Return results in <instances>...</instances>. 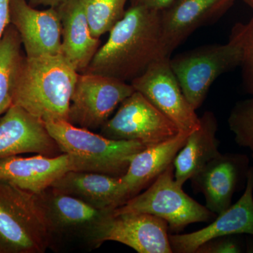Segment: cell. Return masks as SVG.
Segmentation results:
<instances>
[{
	"label": "cell",
	"instance_id": "22",
	"mask_svg": "<svg viewBox=\"0 0 253 253\" xmlns=\"http://www.w3.org/2000/svg\"><path fill=\"white\" fill-rule=\"evenodd\" d=\"M17 31L10 23L0 41V116L13 105L26 55Z\"/></svg>",
	"mask_w": 253,
	"mask_h": 253
},
{
	"label": "cell",
	"instance_id": "9",
	"mask_svg": "<svg viewBox=\"0 0 253 253\" xmlns=\"http://www.w3.org/2000/svg\"><path fill=\"white\" fill-rule=\"evenodd\" d=\"M86 241L93 248L106 241L129 246L139 253H172L167 223L149 214L110 212Z\"/></svg>",
	"mask_w": 253,
	"mask_h": 253
},
{
	"label": "cell",
	"instance_id": "8",
	"mask_svg": "<svg viewBox=\"0 0 253 253\" xmlns=\"http://www.w3.org/2000/svg\"><path fill=\"white\" fill-rule=\"evenodd\" d=\"M179 131L149 100L134 91L102 126L100 134L114 140L139 141L149 147L174 137Z\"/></svg>",
	"mask_w": 253,
	"mask_h": 253
},
{
	"label": "cell",
	"instance_id": "2",
	"mask_svg": "<svg viewBox=\"0 0 253 253\" xmlns=\"http://www.w3.org/2000/svg\"><path fill=\"white\" fill-rule=\"evenodd\" d=\"M78 73L61 54L25 56L13 105L49 121H68Z\"/></svg>",
	"mask_w": 253,
	"mask_h": 253
},
{
	"label": "cell",
	"instance_id": "31",
	"mask_svg": "<svg viewBox=\"0 0 253 253\" xmlns=\"http://www.w3.org/2000/svg\"></svg>",
	"mask_w": 253,
	"mask_h": 253
},
{
	"label": "cell",
	"instance_id": "13",
	"mask_svg": "<svg viewBox=\"0 0 253 253\" xmlns=\"http://www.w3.org/2000/svg\"><path fill=\"white\" fill-rule=\"evenodd\" d=\"M236 0H174L160 11L165 47L170 56L194 31L226 14Z\"/></svg>",
	"mask_w": 253,
	"mask_h": 253
},
{
	"label": "cell",
	"instance_id": "18",
	"mask_svg": "<svg viewBox=\"0 0 253 253\" xmlns=\"http://www.w3.org/2000/svg\"><path fill=\"white\" fill-rule=\"evenodd\" d=\"M191 132L179 131L174 137L146 147L133 157L127 170L121 176L126 202L139 194L172 164Z\"/></svg>",
	"mask_w": 253,
	"mask_h": 253
},
{
	"label": "cell",
	"instance_id": "6",
	"mask_svg": "<svg viewBox=\"0 0 253 253\" xmlns=\"http://www.w3.org/2000/svg\"><path fill=\"white\" fill-rule=\"evenodd\" d=\"M111 212L151 214L166 221L168 228L176 232L194 223L211 221L216 215L183 191L182 186L174 179L173 163L153 181L149 189Z\"/></svg>",
	"mask_w": 253,
	"mask_h": 253
},
{
	"label": "cell",
	"instance_id": "30",
	"mask_svg": "<svg viewBox=\"0 0 253 253\" xmlns=\"http://www.w3.org/2000/svg\"><path fill=\"white\" fill-rule=\"evenodd\" d=\"M246 4L249 5L250 7L253 10V0H243Z\"/></svg>",
	"mask_w": 253,
	"mask_h": 253
},
{
	"label": "cell",
	"instance_id": "20",
	"mask_svg": "<svg viewBox=\"0 0 253 253\" xmlns=\"http://www.w3.org/2000/svg\"><path fill=\"white\" fill-rule=\"evenodd\" d=\"M51 186L102 211H113L126 203L121 176L69 171Z\"/></svg>",
	"mask_w": 253,
	"mask_h": 253
},
{
	"label": "cell",
	"instance_id": "21",
	"mask_svg": "<svg viewBox=\"0 0 253 253\" xmlns=\"http://www.w3.org/2000/svg\"><path fill=\"white\" fill-rule=\"evenodd\" d=\"M217 121L214 113L206 111L200 118V126L188 136L174 161V179L184 185L204 166L221 154L217 140Z\"/></svg>",
	"mask_w": 253,
	"mask_h": 253
},
{
	"label": "cell",
	"instance_id": "3",
	"mask_svg": "<svg viewBox=\"0 0 253 253\" xmlns=\"http://www.w3.org/2000/svg\"><path fill=\"white\" fill-rule=\"evenodd\" d=\"M52 239L38 195L0 180V253H44Z\"/></svg>",
	"mask_w": 253,
	"mask_h": 253
},
{
	"label": "cell",
	"instance_id": "19",
	"mask_svg": "<svg viewBox=\"0 0 253 253\" xmlns=\"http://www.w3.org/2000/svg\"><path fill=\"white\" fill-rule=\"evenodd\" d=\"M61 23V53L78 73L85 72L100 46L91 34L80 0H69L58 6Z\"/></svg>",
	"mask_w": 253,
	"mask_h": 253
},
{
	"label": "cell",
	"instance_id": "24",
	"mask_svg": "<svg viewBox=\"0 0 253 253\" xmlns=\"http://www.w3.org/2000/svg\"><path fill=\"white\" fill-rule=\"evenodd\" d=\"M228 123L236 143L253 152V97L237 103L229 115Z\"/></svg>",
	"mask_w": 253,
	"mask_h": 253
},
{
	"label": "cell",
	"instance_id": "10",
	"mask_svg": "<svg viewBox=\"0 0 253 253\" xmlns=\"http://www.w3.org/2000/svg\"><path fill=\"white\" fill-rule=\"evenodd\" d=\"M169 59L156 61L130 84L181 131L191 132L199 127L200 118L181 90Z\"/></svg>",
	"mask_w": 253,
	"mask_h": 253
},
{
	"label": "cell",
	"instance_id": "16",
	"mask_svg": "<svg viewBox=\"0 0 253 253\" xmlns=\"http://www.w3.org/2000/svg\"><path fill=\"white\" fill-rule=\"evenodd\" d=\"M249 163L243 154H220L191 178L194 189L204 194L209 211L218 215L230 207L240 181L247 178Z\"/></svg>",
	"mask_w": 253,
	"mask_h": 253
},
{
	"label": "cell",
	"instance_id": "12",
	"mask_svg": "<svg viewBox=\"0 0 253 253\" xmlns=\"http://www.w3.org/2000/svg\"><path fill=\"white\" fill-rule=\"evenodd\" d=\"M61 154L45 123L17 105L0 119V159L23 154Z\"/></svg>",
	"mask_w": 253,
	"mask_h": 253
},
{
	"label": "cell",
	"instance_id": "17",
	"mask_svg": "<svg viewBox=\"0 0 253 253\" xmlns=\"http://www.w3.org/2000/svg\"><path fill=\"white\" fill-rule=\"evenodd\" d=\"M38 196L52 236L70 234L83 236L86 240L100 221L111 212L92 207L52 186Z\"/></svg>",
	"mask_w": 253,
	"mask_h": 253
},
{
	"label": "cell",
	"instance_id": "11",
	"mask_svg": "<svg viewBox=\"0 0 253 253\" xmlns=\"http://www.w3.org/2000/svg\"><path fill=\"white\" fill-rule=\"evenodd\" d=\"M9 14L26 57L61 54L62 28L57 8L38 10L26 0H10Z\"/></svg>",
	"mask_w": 253,
	"mask_h": 253
},
{
	"label": "cell",
	"instance_id": "4",
	"mask_svg": "<svg viewBox=\"0 0 253 253\" xmlns=\"http://www.w3.org/2000/svg\"><path fill=\"white\" fill-rule=\"evenodd\" d=\"M44 123L61 152L76 158L84 172L122 176L133 157L146 148L139 141L109 139L66 121Z\"/></svg>",
	"mask_w": 253,
	"mask_h": 253
},
{
	"label": "cell",
	"instance_id": "26",
	"mask_svg": "<svg viewBox=\"0 0 253 253\" xmlns=\"http://www.w3.org/2000/svg\"><path fill=\"white\" fill-rule=\"evenodd\" d=\"M244 245L236 235L224 236L211 240L200 246L196 253H241Z\"/></svg>",
	"mask_w": 253,
	"mask_h": 253
},
{
	"label": "cell",
	"instance_id": "27",
	"mask_svg": "<svg viewBox=\"0 0 253 253\" xmlns=\"http://www.w3.org/2000/svg\"><path fill=\"white\" fill-rule=\"evenodd\" d=\"M173 1L174 0H131V5L161 11L169 6Z\"/></svg>",
	"mask_w": 253,
	"mask_h": 253
},
{
	"label": "cell",
	"instance_id": "15",
	"mask_svg": "<svg viewBox=\"0 0 253 253\" xmlns=\"http://www.w3.org/2000/svg\"><path fill=\"white\" fill-rule=\"evenodd\" d=\"M69 171H81V166L76 158L66 154L0 159V180L37 195Z\"/></svg>",
	"mask_w": 253,
	"mask_h": 253
},
{
	"label": "cell",
	"instance_id": "23",
	"mask_svg": "<svg viewBox=\"0 0 253 253\" xmlns=\"http://www.w3.org/2000/svg\"><path fill=\"white\" fill-rule=\"evenodd\" d=\"M92 36L99 38L109 33L123 17L128 0H80Z\"/></svg>",
	"mask_w": 253,
	"mask_h": 253
},
{
	"label": "cell",
	"instance_id": "7",
	"mask_svg": "<svg viewBox=\"0 0 253 253\" xmlns=\"http://www.w3.org/2000/svg\"><path fill=\"white\" fill-rule=\"evenodd\" d=\"M134 90L129 83L94 73H78L68 122L89 129H101L118 106Z\"/></svg>",
	"mask_w": 253,
	"mask_h": 253
},
{
	"label": "cell",
	"instance_id": "5",
	"mask_svg": "<svg viewBox=\"0 0 253 253\" xmlns=\"http://www.w3.org/2000/svg\"><path fill=\"white\" fill-rule=\"evenodd\" d=\"M241 42L232 31L226 44L200 46L169 59L181 90L196 111L204 104L214 82L224 73L241 66Z\"/></svg>",
	"mask_w": 253,
	"mask_h": 253
},
{
	"label": "cell",
	"instance_id": "25",
	"mask_svg": "<svg viewBox=\"0 0 253 253\" xmlns=\"http://www.w3.org/2000/svg\"><path fill=\"white\" fill-rule=\"evenodd\" d=\"M231 31L241 42L243 81L246 91L253 97V16L248 23H236Z\"/></svg>",
	"mask_w": 253,
	"mask_h": 253
},
{
	"label": "cell",
	"instance_id": "1",
	"mask_svg": "<svg viewBox=\"0 0 253 253\" xmlns=\"http://www.w3.org/2000/svg\"><path fill=\"white\" fill-rule=\"evenodd\" d=\"M165 57L170 56L163 42L160 11L131 5L84 73L131 83Z\"/></svg>",
	"mask_w": 253,
	"mask_h": 253
},
{
	"label": "cell",
	"instance_id": "28",
	"mask_svg": "<svg viewBox=\"0 0 253 253\" xmlns=\"http://www.w3.org/2000/svg\"><path fill=\"white\" fill-rule=\"evenodd\" d=\"M10 0H0V41L10 24Z\"/></svg>",
	"mask_w": 253,
	"mask_h": 253
},
{
	"label": "cell",
	"instance_id": "29",
	"mask_svg": "<svg viewBox=\"0 0 253 253\" xmlns=\"http://www.w3.org/2000/svg\"><path fill=\"white\" fill-rule=\"evenodd\" d=\"M31 4L43 5L49 7H58L60 5L69 1V0H30Z\"/></svg>",
	"mask_w": 253,
	"mask_h": 253
},
{
	"label": "cell",
	"instance_id": "14",
	"mask_svg": "<svg viewBox=\"0 0 253 253\" xmlns=\"http://www.w3.org/2000/svg\"><path fill=\"white\" fill-rule=\"evenodd\" d=\"M243 234L253 236V168H249L246 189L235 204L206 227L189 234H169V239L173 253H196L208 241Z\"/></svg>",
	"mask_w": 253,
	"mask_h": 253
}]
</instances>
